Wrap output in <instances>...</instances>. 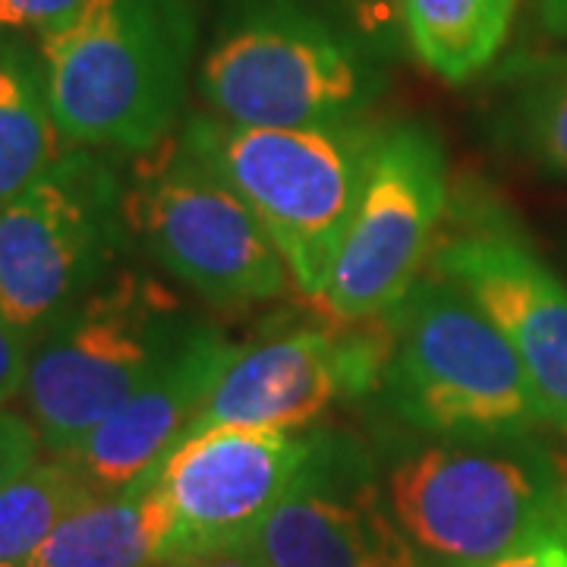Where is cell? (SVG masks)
I'll list each match as a JSON object with an SVG mask.
<instances>
[{
    "mask_svg": "<svg viewBox=\"0 0 567 567\" xmlns=\"http://www.w3.org/2000/svg\"><path fill=\"white\" fill-rule=\"evenodd\" d=\"M66 148L41 61L0 39V205L41 181Z\"/></svg>",
    "mask_w": 567,
    "mask_h": 567,
    "instance_id": "2e32d148",
    "label": "cell"
},
{
    "mask_svg": "<svg viewBox=\"0 0 567 567\" xmlns=\"http://www.w3.org/2000/svg\"><path fill=\"white\" fill-rule=\"evenodd\" d=\"M126 181L95 148H66L0 205V312L35 344L107 278L123 240Z\"/></svg>",
    "mask_w": 567,
    "mask_h": 567,
    "instance_id": "52a82bcc",
    "label": "cell"
},
{
    "mask_svg": "<svg viewBox=\"0 0 567 567\" xmlns=\"http://www.w3.org/2000/svg\"><path fill=\"white\" fill-rule=\"evenodd\" d=\"M322 435L300 429L215 425L186 435L158 466L174 517L167 565L237 546L312 464Z\"/></svg>",
    "mask_w": 567,
    "mask_h": 567,
    "instance_id": "30bf717a",
    "label": "cell"
},
{
    "mask_svg": "<svg viewBox=\"0 0 567 567\" xmlns=\"http://www.w3.org/2000/svg\"><path fill=\"white\" fill-rule=\"evenodd\" d=\"M181 297L142 271H114L32 344L22 398L41 447L66 454L186 341Z\"/></svg>",
    "mask_w": 567,
    "mask_h": 567,
    "instance_id": "8992f818",
    "label": "cell"
},
{
    "mask_svg": "<svg viewBox=\"0 0 567 567\" xmlns=\"http://www.w3.org/2000/svg\"><path fill=\"white\" fill-rule=\"evenodd\" d=\"M483 567H567V517L533 533L520 546Z\"/></svg>",
    "mask_w": 567,
    "mask_h": 567,
    "instance_id": "44dd1931",
    "label": "cell"
},
{
    "mask_svg": "<svg viewBox=\"0 0 567 567\" xmlns=\"http://www.w3.org/2000/svg\"><path fill=\"white\" fill-rule=\"evenodd\" d=\"M385 347L388 331L385 338H365L324 328H297L262 344L234 347L189 435L215 425L303 429L341 394L379 385Z\"/></svg>",
    "mask_w": 567,
    "mask_h": 567,
    "instance_id": "4fadbf2b",
    "label": "cell"
},
{
    "mask_svg": "<svg viewBox=\"0 0 567 567\" xmlns=\"http://www.w3.org/2000/svg\"><path fill=\"white\" fill-rule=\"evenodd\" d=\"M82 7V0H0V29L7 32H48L66 22Z\"/></svg>",
    "mask_w": 567,
    "mask_h": 567,
    "instance_id": "7402d4cb",
    "label": "cell"
},
{
    "mask_svg": "<svg viewBox=\"0 0 567 567\" xmlns=\"http://www.w3.org/2000/svg\"><path fill=\"white\" fill-rule=\"evenodd\" d=\"M167 567H262L246 548L240 546H221V548H208V551H199V555H189V558H181L174 565Z\"/></svg>",
    "mask_w": 567,
    "mask_h": 567,
    "instance_id": "cb8c5ba5",
    "label": "cell"
},
{
    "mask_svg": "<svg viewBox=\"0 0 567 567\" xmlns=\"http://www.w3.org/2000/svg\"><path fill=\"white\" fill-rule=\"evenodd\" d=\"M230 353L234 344L215 324L196 322L162 369L63 457L80 466L102 495L133 486L189 435Z\"/></svg>",
    "mask_w": 567,
    "mask_h": 567,
    "instance_id": "5bb4252c",
    "label": "cell"
},
{
    "mask_svg": "<svg viewBox=\"0 0 567 567\" xmlns=\"http://www.w3.org/2000/svg\"><path fill=\"white\" fill-rule=\"evenodd\" d=\"M29 360H32V341L0 312V406L10 404L25 388Z\"/></svg>",
    "mask_w": 567,
    "mask_h": 567,
    "instance_id": "603a6c76",
    "label": "cell"
},
{
    "mask_svg": "<svg viewBox=\"0 0 567 567\" xmlns=\"http://www.w3.org/2000/svg\"><path fill=\"white\" fill-rule=\"evenodd\" d=\"M505 136L529 162L567 177V61L533 63L502 111Z\"/></svg>",
    "mask_w": 567,
    "mask_h": 567,
    "instance_id": "d6986e66",
    "label": "cell"
},
{
    "mask_svg": "<svg viewBox=\"0 0 567 567\" xmlns=\"http://www.w3.org/2000/svg\"><path fill=\"white\" fill-rule=\"evenodd\" d=\"M379 388L416 429L445 439L529 435L543 423L505 334L445 278H420L391 312Z\"/></svg>",
    "mask_w": 567,
    "mask_h": 567,
    "instance_id": "277c9868",
    "label": "cell"
},
{
    "mask_svg": "<svg viewBox=\"0 0 567 567\" xmlns=\"http://www.w3.org/2000/svg\"><path fill=\"white\" fill-rule=\"evenodd\" d=\"M126 181L130 234L171 278L212 306L265 303L287 284V265L262 224L183 142H158Z\"/></svg>",
    "mask_w": 567,
    "mask_h": 567,
    "instance_id": "ba28073f",
    "label": "cell"
},
{
    "mask_svg": "<svg viewBox=\"0 0 567 567\" xmlns=\"http://www.w3.org/2000/svg\"><path fill=\"white\" fill-rule=\"evenodd\" d=\"M196 0H82L39 51L70 148L142 155L171 136L196 58Z\"/></svg>",
    "mask_w": 567,
    "mask_h": 567,
    "instance_id": "6da1fadb",
    "label": "cell"
},
{
    "mask_svg": "<svg viewBox=\"0 0 567 567\" xmlns=\"http://www.w3.org/2000/svg\"><path fill=\"white\" fill-rule=\"evenodd\" d=\"M539 17L551 35L567 39V0H539Z\"/></svg>",
    "mask_w": 567,
    "mask_h": 567,
    "instance_id": "d4e9b609",
    "label": "cell"
},
{
    "mask_svg": "<svg viewBox=\"0 0 567 567\" xmlns=\"http://www.w3.org/2000/svg\"><path fill=\"white\" fill-rule=\"evenodd\" d=\"M517 0H401L413 54L447 82L483 73L505 48Z\"/></svg>",
    "mask_w": 567,
    "mask_h": 567,
    "instance_id": "e0dca14e",
    "label": "cell"
},
{
    "mask_svg": "<svg viewBox=\"0 0 567 567\" xmlns=\"http://www.w3.org/2000/svg\"><path fill=\"white\" fill-rule=\"evenodd\" d=\"M262 567H423L350 442L322 435L312 464L237 543Z\"/></svg>",
    "mask_w": 567,
    "mask_h": 567,
    "instance_id": "8fae6325",
    "label": "cell"
},
{
    "mask_svg": "<svg viewBox=\"0 0 567 567\" xmlns=\"http://www.w3.org/2000/svg\"><path fill=\"white\" fill-rule=\"evenodd\" d=\"M432 265L505 334L543 423L567 432V284L502 224H473L447 237Z\"/></svg>",
    "mask_w": 567,
    "mask_h": 567,
    "instance_id": "7c38bea8",
    "label": "cell"
},
{
    "mask_svg": "<svg viewBox=\"0 0 567 567\" xmlns=\"http://www.w3.org/2000/svg\"><path fill=\"white\" fill-rule=\"evenodd\" d=\"M95 495L102 492L63 454L22 470L0 488V567L29 565L41 543Z\"/></svg>",
    "mask_w": 567,
    "mask_h": 567,
    "instance_id": "ac0fdd59",
    "label": "cell"
},
{
    "mask_svg": "<svg viewBox=\"0 0 567 567\" xmlns=\"http://www.w3.org/2000/svg\"><path fill=\"white\" fill-rule=\"evenodd\" d=\"M41 439L32 420L0 406V488L39 461Z\"/></svg>",
    "mask_w": 567,
    "mask_h": 567,
    "instance_id": "ffe728a7",
    "label": "cell"
},
{
    "mask_svg": "<svg viewBox=\"0 0 567 567\" xmlns=\"http://www.w3.org/2000/svg\"><path fill=\"white\" fill-rule=\"evenodd\" d=\"M22 567H39V565H22Z\"/></svg>",
    "mask_w": 567,
    "mask_h": 567,
    "instance_id": "484cf974",
    "label": "cell"
},
{
    "mask_svg": "<svg viewBox=\"0 0 567 567\" xmlns=\"http://www.w3.org/2000/svg\"><path fill=\"white\" fill-rule=\"evenodd\" d=\"M406 539L447 567H483L567 517V466L529 435L447 439L391 470Z\"/></svg>",
    "mask_w": 567,
    "mask_h": 567,
    "instance_id": "5b68a950",
    "label": "cell"
},
{
    "mask_svg": "<svg viewBox=\"0 0 567 567\" xmlns=\"http://www.w3.org/2000/svg\"><path fill=\"white\" fill-rule=\"evenodd\" d=\"M375 140L363 121L244 126L224 117H193L181 136L244 199L312 300L341 252Z\"/></svg>",
    "mask_w": 567,
    "mask_h": 567,
    "instance_id": "3957f363",
    "label": "cell"
},
{
    "mask_svg": "<svg viewBox=\"0 0 567 567\" xmlns=\"http://www.w3.org/2000/svg\"><path fill=\"white\" fill-rule=\"evenodd\" d=\"M447 208V162L423 123L379 130L341 252L316 303L338 322L391 312L423 278Z\"/></svg>",
    "mask_w": 567,
    "mask_h": 567,
    "instance_id": "9c48e42d",
    "label": "cell"
},
{
    "mask_svg": "<svg viewBox=\"0 0 567 567\" xmlns=\"http://www.w3.org/2000/svg\"><path fill=\"white\" fill-rule=\"evenodd\" d=\"M174 517L158 488V470L121 492L95 495L54 529L29 565L167 567Z\"/></svg>",
    "mask_w": 567,
    "mask_h": 567,
    "instance_id": "9a60e30c",
    "label": "cell"
},
{
    "mask_svg": "<svg viewBox=\"0 0 567 567\" xmlns=\"http://www.w3.org/2000/svg\"><path fill=\"white\" fill-rule=\"evenodd\" d=\"M215 117L244 126L363 121L385 70L360 29L316 0H240L199 66Z\"/></svg>",
    "mask_w": 567,
    "mask_h": 567,
    "instance_id": "7a4b0ae2",
    "label": "cell"
}]
</instances>
